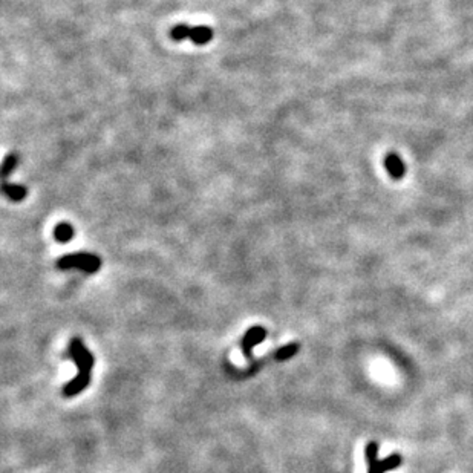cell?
<instances>
[{"instance_id": "obj_1", "label": "cell", "mask_w": 473, "mask_h": 473, "mask_svg": "<svg viewBox=\"0 0 473 473\" xmlns=\"http://www.w3.org/2000/svg\"><path fill=\"white\" fill-rule=\"evenodd\" d=\"M57 267L60 270L77 268L92 275V273H97L100 270L101 259L92 253H71L58 259Z\"/></svg>"}, {"instance_id": "obj_9", "label": "cell", "mask_w": 473, "mask_h": 473, "mask_svg": "<svg viewBox=\"0 0 473 473\" xmlns=\"http://www.w3.org/2000/svg\"><path fill=\"white\" fill-rule=\"evenodd\" d=\"M299 348H300L299 343H294V342H293V343H288V345L282 346V348L276 351V356H275V357H276L277 361L290 360L291 357H294L295 354L299 352Z\"/></svg>"}, {"instance_id": "obj_5", "label": "cell", "mask_w": 473, "mask_h": 473, "mask_svg": "<svg viewBox=\"0 0 473 473\" xmlns=\"http://www.w3.org/2000/svg\"><path fill=\"white\" fill-rule=\"evenodd\" d=\"M91 383V372H78L74 379L64 384L63 388V395L64 397H76L78 395L81 390H85Z\"/></svg>"}, {"instance_id": "obj_7", "label": "cell", "mask_w": 473, "mask_h": 473, "mask_svg": "<svg viewBox=\"0 0 473 473\" xmlns=\"http://www.w3.org/2000/svg\"><path fill=\"white\" fill-rule=\"evenodd\" d=\"M384 167H386L390 178H394V180H402L406 175V164L403 162V160L394 152H390L386 155V157H384Z\"/></svg>"}, {"instance_id": "obj_6", "label": "cell", "mask_w": 473, "mask_h": 473, "mask_svg": "<svg viewBox=\"0 0 473 473\" xmlns=\"http://www.w3.org/2000/svg\"><path fill=\"white\" fill-rule=\"evenodd\" d=\"M403 458L400 454H393L384 460H379L377 463L368 465V473H386L390 470H395L402 465Z\"/></svg>"}, {"instance_id": "obj_2", "label": "cell", "mask_w": 473, "mask_h": 473, "mask_svg": "<svg viewBox=\"0 0 473 473\" xmlns=\"http://www.w3.org/2000/svg\"><path fill=\"white\" fill-rule=\"evenodd\" d=\"M172 39L176 42H181V40H190L194 42L195 45H205V43L212 42L213 39V29L209 26H187V25H176L172 33Z\"/></svg>"}, {"instance_id": "obj_12", "label": "cell", "mask_w": 473, "mask_h": 473, "mask_svg": "<svg viewBox=\"0 0 473 473\" xmlns=\"http://www.w3.org/2000/svg\"><path fill=\"white\" fill-rule=\"evenodd\" d=\"M365 458L368 465L379 461V445L377 441H369L365 447Z\"/></svg>"}, {"instance_id": "obj_8", "label": "cell", "mask_w": 473, "mask_h": 473, "mask_svg": "<svg viewBox=\"0 0 473 473\" xmlns=\"http://www.w3.org/2000/svg\"><path fill=\"white\" fill-rule=\"evenodd\" d=\"M2 191L3 195L8 196L12 201H22V199H25L28 190L24 186H19V184H11L8 181H3L2 184Z\"/></svg>"}, {"instance_id": "obj_11", "label": "cell", "mask_w": 473, "mask_h": 473, "mask_svg": "<svg viewBox=\"0 0 473 473\" xmlns=\"http://www.w3.org/2000/svg\"><path fill=\"white\" fill-rule=\"evenodd\" d=\"M54 236L58 242H68L74 238V228L69 224H58L54 230Z\"/></svg>"}, {"instance_id": "obj_3", "label": "cell", "mask_w": 473, "mask_h": 473, "mask_svg": "<svg viewBox=\"0 0 473 473\" xmlns=\"http://www.w3.org/2000/svg\"><path fill=\"white\" fill-rule=\"evenodd\" d=\"M69 356L74 363L77 365L78 372H91L94 368V356L81 342V338L74 337L69 342Z\"/></svg>"}, {"instance_id": "obj_4", "label": "cell", "mask_w": 473, "mask_h": 473, "mask_svg": "<svg viewBox=\"0 0 473 473\" xmlns=\"http://www.w3.org/2000/svg\"><path fill=\"white\" fill-rule=\"evenodd\" d=\"M265 337H267V329H265L264 327H251L247 332H246V336L242 337V352H243V356H246L247 359L251 357V351H253L255 346L257 345H261Z\"/></svg>"}, {"instance_id": "obj_10", "label": "cell", "mask_w": 473, "mask_h": 473, "mask_svg": "<svg viewBox=\"0 0 473 473\" xmlns=\"http://www.w3.org/2000/svg\"><path fill=\"white\" fill-rule=\"evenodd\" d=\"M17 164H19V155L17 153H10L8 157L3 160V164H2L3 181H6V178H8V175H11L14 172V169L17 167Z\"/></svg>"}]
</instances>
